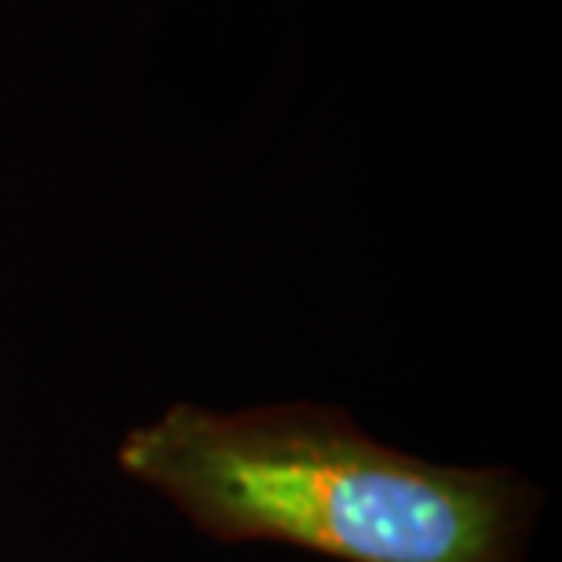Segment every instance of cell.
<instances>
[{
	"label": "cell",
	"instance_id": "6da1fadb",
	"mask_svg": "<svg viewBox=\"0 0 562 562\" xmlns=\"http://www.w3.org/2000/svg\"><path fill=\"white\" fill-rule=\"evenodd\" d=\"M114 460L212 541L333 562H526L541 519V490L515 471L435 464L322 402H176Z\"/></svg>",
	"mask_w": 562,
	"mask_h": 562
}]
</instances>
